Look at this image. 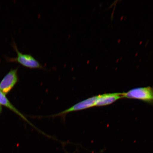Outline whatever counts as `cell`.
Wrapping results in <instances>:
<instances>
[{"label": "cell", "mask_w": 153, "mask_h": 153, "mask_svg": "<svg viewBox=\"0 0 153 153\" xmlns=\"http://www.w3.org/2000/svg\"><path fill=\"white\" fill-rule=\"evenodd\" d=\"M97 98V96H93L85 99L78 102L77 104L73 105L71 108L67 109L59 113L52 115L49 117H64L66 114L73 112L77 111L86 109L92 108L95 106L96 101Z\"/></svg>", "instance_id": "7a4b0ae2"}, {"label": "cell", "mask_w": 153, "mask_h": 153, "mask_svg": "<svg viewBox=\"0 0 153 153\" xmlns=\"http://www.w3.org/2000/svg\"><path fill=\"white\" fill-rule=\"evenodd\" d=\"M123 97L153 103V88L148 87L135 88L127 92L123 93Z\"/></svg>", "instance_id": "6da1fadb"}, {"label": "cell", "mask_w": 153, "mask_h": 153, "mask_svg": "<svg viewBox=\"0 0 153 153\" xmlns=\"http://www.w3.org/2000/svg\"><path fill=\"white\" fill-rule=\"evenodd\" d=\"M18 56L14 61L20 63L22 65L31 69H40L45 70L46 68L38 60L30 54H23L15 48Z\"/></svg>", "instance_id": "3957f363"}, {"label": "cell", "mask_w": 153, "mask_h": 153, "mask_svg": "<svg viewBox=\"0 0 153 153\" xmlns=\"http://www.w3.org/2000/svg\"><path fill=\"white\" fill-rule=\"evenodd\" d=\"M123 93L104 94L97 96L95 106H106L112 104L118 99L123 98Z\"/></svg>", "instance_id": "5b68a950"}, {"label": "cell", "mask_w": 153, "mask_h": 153, "mask_svg": "<svg viewBox=\"0 0 153 153\" xmlns=\"http://www.w3.org/2000/svg\"><path fill=\"white\" fill-rule=\"evenodd\" d=\"M18 68L11 70L0 83V91L7 94L18 82Z\"/></svg>", "instance_id": "277c9868"}, {"label": "cell", "mask_w": 153, "mask_h": 153, "mask_svg": "<svg viewBox=\"0 0 153 153\" xmlns=\"http://www.w3.org/2000/svg\"><path fill=\"white\" fill-rule=\"evenodd\" d=\"M0 105H2V106L6 107L7 108H8L11 111H13V112L17 114H18L19 116L22 118L23 119L25 120L28 123L30 124V125L33 127L36 128V127H34L33 124L29 121L19 111L13 106L12 104L10 102V101H9L8 99L7 98L5 94L3 93L2 92L0 91Z\"/></svg>", "instance_id": "8992f818"}]
</instances>
